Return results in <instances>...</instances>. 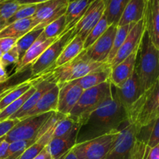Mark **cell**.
<instances>
[{"label": "cell", "instance_id": "52", "mask_svg": "<svg viewBox=\"0 0 159 159\" xmlns=\"http://www.w3.org/2000/svg\"><path fill=\"white\" fill-rule=\"evenodd\" d=\"M72 1H74V0H68V2H72Z\"/></svg>", "mask_w": 159, "mask_h": 159}, {"label": "cell", "instance_id": "19", "mask_svg": "<svg viewBox=\"0 0 159 159\" xmlns=\"http://www.w3.org/2000/svg\"><path fill=\"white\" fill-rule=\"evenodd\" d=\"M59 38V37H58ZM58 38L46 39L40 34L32 46L26 51L15 66V72L22 71L26 67H29L41 55L43 51Z\"/></svg>", "mask_w": 159, "mask_h": 159}, {"label": "cell", "instance_id": "55", "mask_svg": "<svg viewBox=\"0 0 159 159\" xmlns=\"http://www.w3.org/2000/svg\"><path fill=\"white\" fill-rule=\"evenodd\" d=\"M0 112H1V110H0Z\"/></svg>", "mask_w": 159, "mask_h": 159}, {"label": "cell", "instance_id": "22", "mask_svg": "<svg viewBox=\"0 0 159 159\" xmlns=\"http://www.w3.org/2000/svg\"><path fill=\"white\" fill-rule=\"evenodd\" d=\"M79 130H75L71 134L64 138H52L47 148L53 159L60 158L74 147L77 141Z\"/></svg>", "mask_w": 159, "mask_h": 159}, {"label": "cell", "instance_id": "15", "mask_svg": "<svg viewBox=\"0 0 159 159\" xmlns=\"http://www.w3.org/2000/svg\"><path fill=\"white\" fill-rule=\"evenodd\" d=\"M84 90L73 82L59 86L57 112L68 116L80 99Z\"/></svg>", "mask_w": 159, "mask_h": 159}, {"label": "cell", "instance_id": "43", "mask_svg": "<svg viewBox=\"0 0 159 159\" xmlns=\"http://www.w3.org/2000/svg\"><path fill=\"white\" fill-rule=\"evenodd\" d=\"M144 159H159V144L149 148Z\"/></svg>", "mask_w": 159, "mask_h": 159}, {"label": "cell", "instance_id": "25", "mask_svg": "<svg viewBox=\"0 0 159 159\" xmlns=\"http://www.w3.org/2000/svg\"><path fill=\"white\" fill-rule=\"evenodd\" d=\"M35 22L33 18L17 20L7 25L0 32V38H20L23 35L36 27Z\"/></svg>", "mask_w": 159, "mask_h": 159}, {"label": "cell", "instance_id": "45", "mask_svg": "<svg viewBox=\"0 0 159 159\" xmlns=\"http://www.w3.org/2000/svg\"><path fill=\"white\" fill-rule=\"evenodd\" d=\"M9 143L6 141V139L0 144V159H5L6 158V152H7L8 147H9Z\"/></svg>", "mask_w": 159, "mask_h": 159}, {"label": "cell", "instance_id": "6", "mask_svg": "<svg viewBox=\"0 0 159 159\" xmlns=\"http://www.w3.org/2000/svg\"><path fill=\"white\" fill-rule=\"evenodd\" d=\"M111 90L112 85L110 81L84 90L80 99L68 116L77 121L79 127H81L90 114L110 96Z\"/></svg>", "mask_w": 159, "mask_h": 159}, {"label": "cell", "instance_id": "17", "mask_svg": "<svg viewBox=\"0 0 159 159\" xmlns=\"http://www.w3.org/2000/svg\"><path fill=\"white\" fill-rule=\"evenodd\" d=\"M144 21L145 30L152 43L159 49V0L146 2Z\"/></svg>", "mask_w": 159, "mask_h": 159}, {"label": "cell", "instance_id": "21", "mask_svg": "<svg viewBox=\"0 0 159 159\" xmlns=\"http://www.w3.org/2000/svg\"><path fill=\"white\" fill-rule=\"evenodd\" d=\"M145 0H130L124 9L117 26L137 23L144 19L145 12Z\"/></svg>", "mask_w": 159, "mask_h": 159}, {"label": "cell", "instance_id": "5", "mask_svg": "<svg viewBox=\"0 0 159 159\" xmlns=\"http://www.w3.org/2000/svg\"><path fill=\"white\" fill-rule=\"evenodd\" d=\"M109 67L108 64L105 62H98L92 60L84 50L72 61L62 66L54 68L50 72L56 84L60 86L67 82L81 79L89 73L105 69Z\"/></svg>", "mask_w": 159, "mask_h": 159}, {"label": "cell", "instance_id": "29", "mask_svg": "<svg viewBox=\"0 0 159 159\" xmlns=\"http://www.w3.org/2000/svg\"><path fill=\"white\" fill-rule=\"evenodd\" d=\"M110 71H111V68L109 67V68H105V69L89 73L87 75L84 76L81 79L72 81V82L79 85L83 90L89 89L97 86V85H100L103 82L109 81Z\"/></svg>", "mask_w": 159, "mask_h": 159}, {"label": "cell", "instance_id": "40", "mask_svg": "<svg viewBox=\"0 0 159 159\" xmlns=\"http://www.w3.org/2000/svg\"><path fill=\"white\" fill-rule=\"evenodd\" d=\"M20 59V54L15 46L9 51L3 53L0 57V63L6 68L9 65H16Z\"/></svg>", "mask_w": 159, "mask_h": 159}, {"label": "cell", "instance_id": "50", "mask_svg": "<svg viewBox=\"0 0 159 159\" xmlns=\"http://www.w3.org/2000/svg\"><path fill=\"white\" fill-rule=\"evenodd\" d=\"M5 139H6V136H5V137H2V138H0V144H1V143L2 142V141H4Z\"/></svg>", "mask_w": 159, "mask_h": 159}, {"label": "cell", "instance_id": "30", "mask_svg": "<svg viewBox=\"0 0 159 159\" xmlns=\"http://www.w3.org/2000/svg\"><path fill=\"white\" fill-rule=\"evenodd\" d=\"M79 124L69 116H63L56 124L53 133V138H64L79 130Z\"/></svg>", "mask_w": 159, "mask_h": 159}, {"label": "cell", "instance_id": "44", "mask_svg": "<svg viewBox=\"0 0 159 159\" xmlns=\"http://www.w3.org/2000/svg\"><path fill=\"white\" fill-rule=\"evenodd\" d=\"M33 159H53L51 157V154H50L49 151H48V148L46 147L38 154L36 157H34Z\"/></svg>", "mask_w": 159, "mask_h": 159}, {"label": "cell", "instance_id": "4", "mask_svg": "<svg viewBox=\"0 0 159 159\" xmlns=\"http://www.w3.org/2000/svg\"><path fill=\"white\" fill-rule=\"evenodd\" d=\"M159 117V77L127 111V121L137 128Z\"/></svg>", "mask_w": 159, "mask_h": 159}, {"label": "cell", "instance_id": "47", "mask_svg": "<svg viewBox=\"0 0 159 159\" xmlns=\"http://www.w3.org/2000/svg\"><path fill=\"white\" fill-rule=\"evenodd\" d=\"M8 77H9V75H8L7 72H6V68L0 63V82L6 81L8 79Z\"/></svg>", "mask_w": 159, "mask_h": 159}, {"label": "cell", "instance_id": "35", "mask_svg": "<svg viewBox=\"0 0 159 159\" xmlns=\"http://www.w3.org/2000/svg\"><path fill=\"white\" fill-rule=\"evenodd\" d=\"M134 24L135 23H130V24L125 25V26H117L116 35H115L114 40H113V47H112V49L110 51V53L109 54L108 58H107V63L108 65L112 61L113 57H115L116 54L117 53L118 50L122 46L124 40H126L127 35H128L129 32H130V30H131V28L133 27Z\"/></svg>", "mask_w": 159, "mask_h": 159}, {"label": "cell", "instance_id": "9", "mask_svg": "<svg viewBox=\"0 0 159 159\" xmlns=\"http://www.w3.org/2000/svg\"><path fill=\"white\" fill-rule=\"evenodd\" d=\"M52 113L53 112H49L20 120L16 125L6 135V141L8 143L31 140L37 141L36 138L40 129L51 117Z\"/></svg>", "mask_w": 159, "mask_h": 159}, {"label": "cell", "instance_id": "51", "mask_svg": "<svg viewBox=\"0 0 159 159\" xmlns=\"http://www.w3.org/2000/svg\"><path fill=\"white\" fill-rule=\"evenodd\" d=\"M2 55V51H0V57H1Z\"/></svg>", "mask_w": 159, "mask_h": 159}, {"label": "cell", "instance_id": "53", "mask_svg": "<svg viewBox=\"0 0 159 159\" xmlns=\"http://www.w3.org/2000/svg\"><path fill=\"white\" fill-rule=\"evenodd\" d=\"M3 1H5V0H0V2H3Z\"/></svg>", "mask_w": 159, "mask_h": 159}, {"label": "cell", "instance_id": "16", "mask_svg": "<svg viewBox=\"0 0 159 159\" xmlns=\"http://www.w3.org/2000/svg\"><path fill=\"white\" fill-rule=\"evenodd\" d=\"M114 88L118 99L125 109L126 113L142 94L139 79L135 70L130 79H127L121 86Z\"/></svg>", "mask_w": 159, "mask_h": 159}, {"label": "cell", "instance_id": "49", "mask_svg": "<svg viewBox=\"0 0 159 159\" xmlns=\"http://www.w3.org/2000/svg\"><path fill=\"white\" fill-rule=\"evenodd\" d=\"M6 26H7V22H6V20H3L0 19V32H1Z\"/></svg>", "mask_w": 159, "mask_h": 159}, {"label": "cell", "instance_id": "12", "mask_svg": "<svg viewBox=\"0 0 159 159\" xmlns=\"http://www.w3.org/2000/svg\"><path fill=\"white\" fill-rule=\"evenodd\" d=\"M144 30H145V26H144V21L143 19L135 23L131 28L122 46L118 50L117 53L113 57L112 61L109 64L110 68H113L118 64L122 62L134 51H138Z\"/></svg>", "mask_w": 159, "mask_h": 159}, {"label": "cell", "instance_id": "33", "mask_svg": "<svg viewBox=\"0 0 159 159\" xmlns=\"http://www.w3.org/2000/svg\"><path fill=\"white\" fill-rule=\"evenodd\" d=\"M43 28L35 27L17 40L15 46L18 51L19 54H20V59L24 55L26 51L32 46V44L36 41V40L40 37V35L43 32Z\"/></svg>", "mask_w": 159, "mask_h": 159}, {"label": "cell", "instance_id": "46", "mask_svg": "<svg viewBox=\"0 0 159 159\" xmlns=\"http://www.w3.org/2000/svg\"><path fill=\"white\" fill-rule=\"evenodd\" d=\"M20 5H38L48 0H16Z\"/></svg>", "mask_w": 159, "mask_h": 159}, {"label": "cell", "instance_id": "13", "mask_svg": "<svg viewBox=\"0 0 159 159\" xmlns=\"http://www.w3.org/2000/svg\"><path fill=\"white\" fill-rule=\"evenodd\" d=\"M56 85L57 84L53 79L51 72H48L47 74L42 75L39 77H37L35 85H34L36 87L35 92L27 99V101L23 104L20 110L17 111L15 114L12 115L9 119L19 120L23 119L25 115L35 107L37 102L43 96V95L48 91H49L50 89H51Z\"/></svg>", "mask_w": 159, "mask_h": 159}, {"label": "cell", "instance_id": "34", "mask_svg": "<svg viewBox=\"0 0 159 159\" xmlns=\"http://www.w3.org/2000/svg\"><path fill=\"white\" fill-rule=\"evenodd\" d=\"M66 31V19L65 15H63L47 25L41 35L46 39L58 38Z\"/></svg>", "mask_w": 159, "mask_h": 159}, {"label": "cell", "instance_id": "10", "mask_svg": "<svg viewBox=\"0 0 159 159\" xmlns=\"http://www.w3.org/2000/svg\"><path fill=\"white\" fill-rule=\"evenodd\" d=\"M68 2V0H48L37 5L35 14L32 17L37 25L36 28H44L51 22L65 15Z\"/></svg>", "mask_w": 159, "mask_h": 159}, {"label": "cell", "instance_id": "36", "mask_svg": "<svg viewBox=\"0 0 159 159\" xmlns=\"http://www.w3.org/2000/svg\"><path fill=\"white\" fill-rule=\"evenodd\" d=\"M109 26L110 25L107 23V19L103 14V16L100 19V20L98 22L97 24L92 29V30L89 33L87 37H85V40H84V50L89 48L96 40H98L107 30Z\"/></svg>", "mask_w": 159, "mask_h": 159}, {"label": "cell", "instance_id": "41", "mask_svg": "<svg viewBox=\"0 0 159 159\" xmlns=\"http://www.w3.org/2000/svg\"><path fill=\"white\" fill-rule=\"evenodd\" d=\"M19 120L9 119L0 121V138L5 137L19 122Z\"/></svg>", "mask_w": 159, "mask_h": 159}, {"label": "cell", "instance_id": "8", "mask_svg": "<svg viewBox=\"0 0 159 159\" xmlns=\"http://www.w3.org/2000/svg\"><path fill=\"white\" fill-rule=\"evenodd\" d=\"M73 28L64 33L58 39L51 43L43 54L30 65L33 78H37L47 74L54 69V64L58 58L67 43L73 38Z\"/></svg>", "mask_w": 159, "mask_h": 159}, {"label": "cell", "instance_id": "27", "mask_svg": "<svg viewBox=\"0 0 159 159\" xmlns=\"http://www.w3.org/2000/svg\"><path fill=\"white\" fill-rule=\"evenodd\" d=\"M30 66L26 67L22 71L15 72L4 82H0V100L5 97L12 89L26 81L32 79Z\"/></svg>", "mask_w": 159, "mask_h": 159}, {"label": "cell", "instance_id": "39", "mask_svg": "<svg viewBox=\"0 0 159 159\" xmlns=\"http://www.w3.org/2000/svg\"><path fill=\"white\" fill-rule=\"evenodd\" d=\"M37 5H21L18 10L7 21V25L24 19L32 18L37 10Z\"/></svg>", "mask_w": 159, "mask_h": 159}, {"label": "cell", "instance_id": "2", "mask_svg": "<svg viewBox=\"0 0 159 159\" xmlns=\"http://www.w3.org/2000/svg\"><path fill=\"white\" fill-rule=\"evenodd\" d=\"M135 71L142 93L150 88L159 77V49L152 43L146 30L138 48Z\"/></svg>", "mask_w": 159, "mask_h": 159}, {"label": "cell", "instance_id": "23", "mask_svg": "<svg viewBox=\"0 0 159 159\" xmlns=\"http://www.w3.org/2000/svg\"><path fill=\"white\" fill-rule=\"evenodd\" d=\"M93 1V0H74L68 2L65 14L67 31L75 26Z\"/></svg>", "mask_w": 159, "mask_h": 159}, {"label": "cell", "instance_id": "7", "mask_svg": "<svg viewBox=\"0 0 159 159\" xmlns=\"http://www.w3.org/2000/svg\"><path fill=\"white\" fill-rule=\"evenodd\" d=\"M119 129L98 138L77 143L71 150L79 159H105L114 144Z\"/></svg>", "mask_w": 159, "mask_h": 159}, {"label": "cell", "instance_id": "11", "mask_svg": "<svg viewBox=\"0 0 159 159\" xmlns=\"http://www.w3.org/2000/svg\"><path fill=\"white\" fill-rule=\"evenodd\" d=\"M104 14L103 0H93L86 12L73 27L72 36H79L83 40Z\"/></svg>", "mask_w": 159, "mask_h": 159}, {"label": "cell", "instance_id": "37", "mask_svg": "<svg viewBox=\"0 0 159 159\" xmlns=\"http://www.w3.org/2000/svg\"><path fill=\"white\" fill-rule=\"evenodd\" d=\"M49 138L44 137V135L40 137L36 142L30 145L24 152L22 153L18 159H33L37 156L50 142Z\"/></svg>", "mask_w": 159, "mask_h": 159}, {"label": "cell", "instance_id": "20", "mask_svg": "<svg viewBox=\"0 0 159 159\" xmlns=\"http://www.w3.org/2000/svg\"><path fill=\"white\" fill-rule=\"evenodd\" d=\"M59 86L56 85L51 89L45 93L35 107L25 115L24 118L32 116L43 114L49 112H57V101H58Z\"/></svg>", "mask_w": 159, "mask_h": 159}, {"label": "cell", "instance_id": "32", "mask_svg": "<svg viewBox=\"0 0 159 159\" xmlns=\"http://www.w3.org/2000/svg\"><path fill=\"white\" fill-rule=\"evenodd\" d=\"M37 79V78H36ZM35 85V84H34ZM36 87L35 85H33L25 94H23L21 97L17 99L12 103L9 104L8 107H6L4 110L0 112V121H4L6 120H9L13 114H15L17 111L20 110L23 104L27 101V99L32 96L33 93L35 92Z\"/></svg>", "mask_w": 159, "mask_h": 159}, {"label": "cell", "instance_id": "24", "mask_svg": "<svg viewBox=\"0 0 159 159\" xmlns=\"http://www.w3.org/2000/svg\"><path fill=\"white\" fill-rule=\"evenodd\" d=\"M84 51V40L79 36H75L66 44L54 64V68L68 63Z\"/></svg>", "mask_w": 159, "mask_h": 159}, {"label": "cell", "instance_id": "42", "mask_svg": "<svg viewBox=\"0 0 159 159\" xmlns=\"http://www.w3.org/2000/svg\"><path fill=\"white\" fill-rule=\"evenodd\" d=\"M17 40H18L17 38H9V37L0 38V51L3 54L12 49L13 47H15Z\"/></svg>", "mask_w": 159, "mask_h": 159}, {"label": "cell", "instance_id": "31", "mask_svg": "<svg viewBox=\"0 0 159 159\" xmlns=\"http://www.w3.org/2000/svg\"><path fill=\"white\" fill-rule=\"evenodd\" d=\"M36 82V78H32L30 80L20 84V85L12 89L9 93H8L3 99L0 100V110H2L6 108V107L16 100L20 97H21L23 94L26 93L33 85H34Z\"/></svg>", "mask_w": 159, "mask_h": 159}, {"label": "cell", "instance_id": "48", "mask_svg": "<svg viewBox=\"0 0 159 159\" xmlns=\"http://www.w3.org/2000/svg\"><path fill=\"white\" fill-rule=\"evenodd\" d=\"M58 159H79V158L75 156V155L74 154L73 151L71 149L69 152H67L65 155H64L63 156H61Z\"/></svg>", "mask_w": 159, "mask_h": 159}, {"label": "cell", "instance_id": "54", "mask_svg": "<svg viewBox=\"0 0 159 159\" xmlns=\"http://www.w3.org/2000/svg\"><path fill=\"white\" fill-rule=\"evenodd\" d=\"M145 1H146V2H147V1H148V0H145Z\"/></svg>", "mask_w": 159, "mask_h": 159}, {"label": "cell", "instance_id": "14", "mask_svg": "<svg viewBox=\"0 0 159 159\" xmlns=\"http://www.w3.org/2000/svg\"><path fill=\"white\" fill-rule=\"evenodd\" d=\"M116 30H117V26L116 25L109 26L104 34L89 48L85 50V53L89 58L95 61L107 63L108 56L113 47Z\"/></svg>", "mask_w": 159, "mask_h": 159}, {"label": "cell", "instance_id": "18", "mask_svg": "<svg viewBox=\"0 0 159 159\" xmlns=\"http://www.w3.org/2000/svg\"><path fill=\"white\" fill-rule=\"evenodd\" d=\"M138 51H135L122 62L111 68L109 81L114 87H120L126 82L134 73L136 65Z\"/></svg>", "mask_w": 159, "mask_h": 159}, {"label": "cell", "instance_id": "3", "mask_svg": "<svg viewBox=\"0 0 159 159\" xmlns=\"http://www.w3.org/2000/svg\"><path fill=\"white\" fill-rule=\"evenodd\" d=\"M137 131L134 125L127 120L124 123L105 159H144L150 148L137 140Z\"/></svg>", "mask_w": 159, "mask_h": 159}, {"label": "cell", "instance_id": "26", "mask_svg": "<svg viewBox=\"0 0 159 159\" xmlns=\"http://www.w3.org/2000/svg\"><path fill=\"white\" fill-rule=\"evenodd\" d=\"M136 138L150 148L159 144V117L138 128Z\"/></svg>", "mask_w": 159, "mask_h": 159}, {"label": "cell", "instance_id": "38", "mask_svg": "<svg viewBox=\"0 0 159 159\" xmlns=\"http://www.w3.org/2000/svg\"><path fill=\"white\" fill-rule=\"evenodd\" d=\"M21 5L16 0H5L0 2V19L6 22L15 14Z\"/></svg>", "mask_w": 159, "mask_h": 159}, {"label": "cell", "instance_id": "1", "mask_svg": "<svg viewBox=\"0 0 159 159\" xmlns=\"http://www.w3.org/2000/svg\"><path fill=\"white\" fill-rule=\"evenodd\" d=\"M127 120L125 109L120 102L114 86L112 85L110 96L90 114L84 124L79 127L76 144L118 130Z\"/></svg>", "mask_w": 159, "mask_h": 159}, {"label": "cell", "instance_id": "28", "mask_svg": "<svg viewBox=\"0 0 159 159\" xmlns=\"http://www.w3.org/2000/svg\"><path fill=\"white\" fill-rule=\"evenodd\" d=\"M129 1L130 0H103L104 16L110 26H117Z\"/></svg>", "mask_w": 159, "mask_h": 159}]
</instances>
